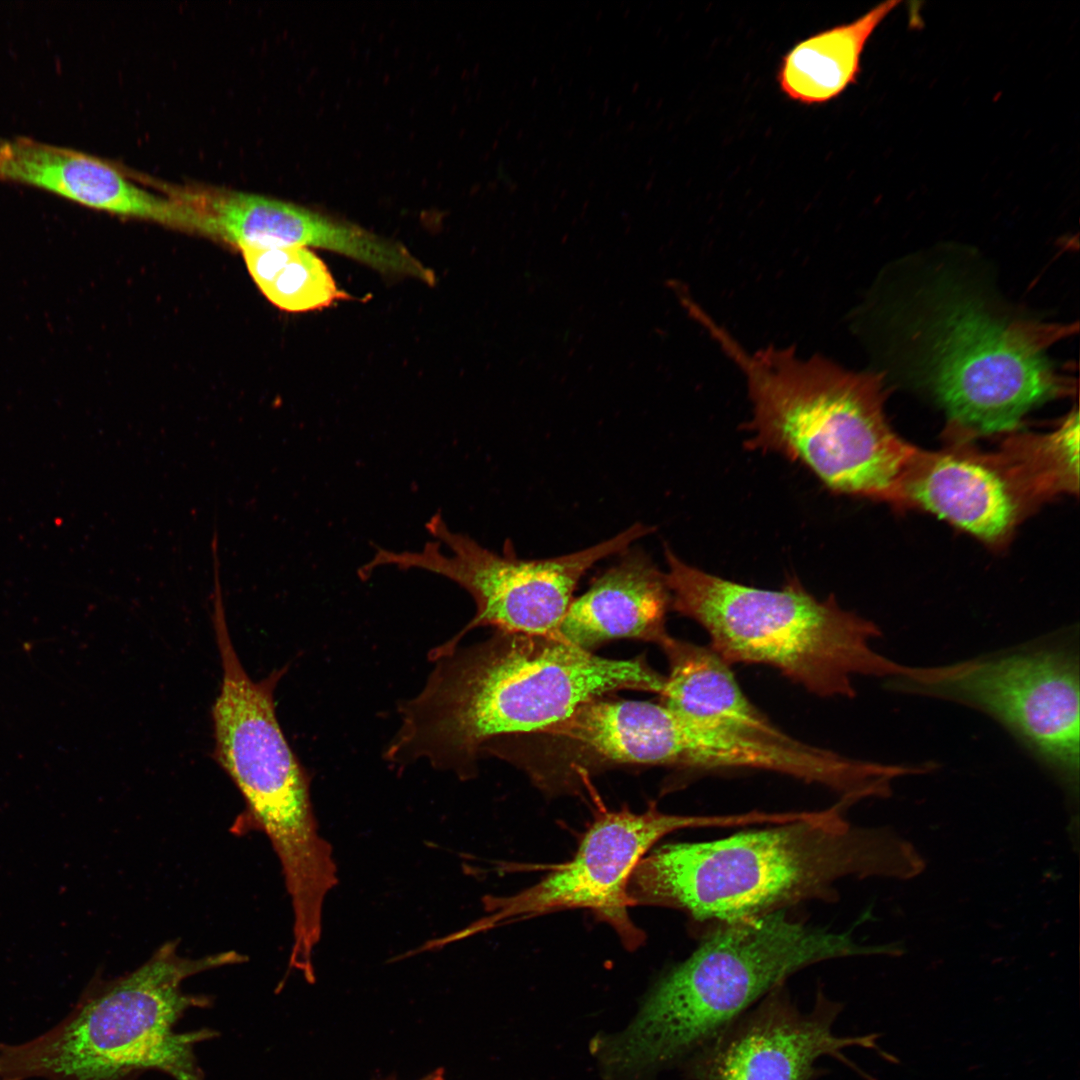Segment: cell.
Instances as JSON below:
<instances>
[{"label":"cell","instance_id":"cell-9","mask_svg":"<svg viewBox=\"0 0 1080 1080\" xmlns=\"http://www.w3.org/2000/svg\"><path fill=\"white\" fill-rule=\"evenodd\" d=\"M888 683L896 692L983 711L1062 779H1078L1079 665L1070 650L1039 647L949 664L905 665Z\"/></svg>","mask_w":1080,"mask_h":1080},{"label":"cell","instance_id":"cell-8","mask_svg":"<svg viewBox=\"0 0 1080 1080\" xmlns=\"http://www.w3.org/2000/svg\"><path fill=\"white\" fill-rule=\"evenodd\" d=\"M434 541L418 551H392L375 546L373 556L359 568L368 578L385 566L418 569L449 579L466 590L476 613L449 641L433 649L443 652L458 646L471 630H496L555 636L582 577L598 562L619 555L654 527L636 522L617 535L593 546L544 559L518 558L512 549L498 554L470 536L451 530L440 513L426 523Z\"/></svg>","mask_w":1080,"mask_h":1080},{"label":"cell","instance_id":"cell-10","mask_svg":"<svg viewBox=\"0 0 1080 1080\" xmlns=\"http://www.w3.org/2000/svg\"><path fill=\"white\" fill-rule=\"evenodd\" d=\"M758 811L731 815H675L655 805L642 813L627 808L601 811L582 838L574 857L536 884L509 896H489L487 915L458 937L526 918L585 908L609 924L630 950L644 941L631 920L627 889L640 860L661 838L682 829L757 825Z\"/></svg>","mask_w":1080,"mask_h":1080},{"label":"cell","instance_id":"cell-12","mask_svg":"<svg viewBox=\"0 0 1080 1080\" xmlns=\"http://www.w3.org/2000/svg\"><path fill=\"white\" fill-rule=\"evenodd\" d=\"M842 1011L818 989L814 1005L801 1011L784 985L741 1014L679 1067L686 1080H817L823 1057L850 1067L843 1051L875 1047V1036H840L833 1031Z\"/></svg>","mask_w":1080,"mask_h":1080},{"label":"cell","instance_id":"cell-4","mask_svg":"<svg viewBox=\"0 0 1080 1080\" xmlns=\"http://www.w3.org/2000/svg\"><path fill=\"white\" fill-rule=\"evenodd\" d=\"M848 803L801 819L712 841L666 844L634 869L632 905L684 912L713 926L786 910L811 899H832L834 883L879 872L882 840L852 827Z\"/></svg>","mask_w":1080,"mask_h":1080},{"label":"cell","instance_id":"cell-5","mask_svg":"<svg viewBox=\"0 0 1080 1080\" xmlns=\"http://www.w3.org/2000/svg\"><path fill=\"white\" fill-rule=\"evenodd\" d=\"M178 947L168 941L133 971L92 983L71 1013L37 1038L1 1046L0 1078L134 1080L152 1069L174 1080H202L194 1048L215 1031L174 1028L188 1009L210 999L184 992L182 983L247 958L234 950L191 958Z\"/></svg>","mask_w":1080,"mask_h":1080},{"label":"cell","instance_id":"cell-6","mask_svg":"<svg viewBox=\"0 0 1080 1080\" xmlns=\"http://www.w3.org/2000/svg\"><path fill=\"white\" fill-rule=\"evenodd\" d=\"M670 608L697 622L730 666L766 665L819 697L855 696L857 676L891 679L904 665L877 652L872 621L820 600L797 577L779 590L742 585L681 560L665 545Z\"/></svg>","mask_w":1080,"mask_h":1080},{"label":"cell","instance_id":"cell-2","mask_svg":"<svg viewBox=\"0 0 1080 1080\" xmlns=\"http://www.w3.org/2000/svg\"><path fill=\"white\" fill-rule=\"evenodd\" d=\"M712 928L658 979L624 1029L591 1040L605 1080H656L796 972L873 951L848 933L794 919L787 909Z\"/></svg>","mask_w":1080,"mask_h":1080},{"label":"cell","instance_id":"cell-22","mask_svg":"<svg viewBox=\"0 0 1080 1080\" xmlns=\"http://www.w3.org/2000/svg\"><path fill=\"white\" fill-rule=\"evenodd\" d=\"M0 1080H8V1079H3V1078H0Z\"/></svg>","mask_w":1080,"mask_h":1080},{"label":"cell","instance_id":"cell-20","mask_svg":"<svg viewBox=\"0 0 1080 1080\" xmlns=\"http://www.w3.org/2000/svg\"><path fill=\"white\" fill-rule=\"evenodd\" d=\"M1079 416L1075 409L1052 432L1023 434L1006 442L1001 453L1033 506L1079 484Z\"/></svg>","mask_w":1080,"mask_h":1080},{"label":"cell","instance_id":"cell-7","mask_svg":"<svg viewBox=\"0 0 1080 1080\" xmlns=\"http://www.w3.org/2000/svg\"><path fill=\"white\" fill-rule=\"evenodd\" d=\"M925 288L904 315L912 372L959 436L1013 431L1032 408L1072 392L1046 353L1070 326L1000 314L944 279Z\"/></svg>","mask_w":1080,"mask_h":1080},{"label":"cell","instance_id":"cell-17","mask_svg":"<svg viewBox=\"0 0 1080 1080\" xmlns=\"http://www.w3.org/2000/svg\"><path fill=\"white\" fill-rule=\"evenodd\" d=\"M900 3H879L851 22L797 42L782 56L777 70L776 80L783 95L807 106L826 104L839 97L857 82L869 39Z\"/></svg>","mask_w":1080,"mask_h":1080},{"label":"cell","instance_id":"cell-14","mask_svg":"<svg viewBox=\"0 0 1080 1080\" xmlns=\"http://www.w3.org/2000/svg\"><path fill=\"white\" fill-rule=\"evenodd\" d=\"M898 505L932 512L991 545L1005 543L1031 507L1000 452L960 446L916 448L901 478Z\"/></svg>","mask_w":1080,"mask_h":1080},{"label":"cell","instance_id":"cell-16","mask_svg":"<svg viewBox=\"0 0 1080 1080\" xmlns=\"http://www.w3.org/2000/svg\"><path fill=\"white\" fill-rule=\"evenodd\" d=\"M618 561L573 598L554 637L592 652L616 639L660 646L670 635L666 614L670 592L664 573L640 548H627Z\"/></svg>","mask_w":1080,"mask_h":1080},{"label":"cell","instance_id":"cell-18","mask_svg":"<svg viewBox=\"0 0 1080 1080\" xmlns=\"http://www.w3.org/2000/svg\"><path fill=\"white\" fill-rule=\"evenodd\" d=\"M659 647L669 667L660 703L690 717L763 729L775 726L743 693L730 665L709 646L669 635Z\"/></svg>","mask_w":1080,"mask_h":1080},{"label":"cell","instance_id":"cell-13","mask_svg":"<svg viewBox=\"0 0 1080 1080\" xmlns=\"http://www.w3.org/2000/svg\"><path fill=\"white\" fill-rule=\"evenodd\" d=\"M199 212L201 233L242 249L317 247L386 274L397 264L394 240L362 227L266 196L227 190H181Z\"/></svg>","mask_w":1080,"mask_h":1080},{"label":"cell","instance_id":"cell-21","mask_svg":"<svg viewBox=\"0 0 1080 1080\" xmlns=\"http://www.w3.org/2000/svg\"><path fill=\"white\" fill-rule=\"evenodd\" d=\"M378 1080H397V1079L395 1077H393V1076H390L388 1078L378 1079ZM418 1080H445L444 1068L438 1067L435 1070L431 1071L430 1073H428L427 1075H425L424 1077H422V1078H420Z\"/></svg>","mask_w":1080,"mask_h":1080},{"label":"cell","instance_id":"cell-3","mask_svg":"<svg viewBox=\"0 0 1080 1080\" xmlns=\"http://www.w3.org/2000/svg\"><path fill=\"white\" fill-rule=\"evenodd\" d=\"M699 324L745 378L752 403L747 447L775 451L830 491L898 504L915 447L889 426L882 376L848 370L794 347L749 351L711 316Z\"/></svg>","mask_w":1080,"mask_h":1080},{"label":"cell","instance_id":"cell-15","mask_svg":"<svg viewBox=\"0 0 1080 1080\" xmlns=\"http://www.w3.org/2000/svg\"><path fill=\"white\" fill-rule=\"evenodd\" d=\"M0 180L37 187L78 204L182 229L186 213L173 196L133 183L99 157L36 139L0 137Z\"/></svg>","mask_w":1080,"mask_h":1080},{"label":"cell","instance_id":"cell-11","mask_svg":"<svg viewBox=\"0 0 1080 1080\" xmlns=\"http://www.w3.org/2000/svg\"><path fill=\"white\" fill-rule=\"evenodd\" d=\"M213 624L222 664L212 707L214 755L246 803L245 818L268 838L291 835L313 816L310 778L278 722L274 691L286 667L253 681L231 641L222 594H214Z\"/></svg>","mask_w":1080,"mask_h":1080},{"label":"cell","instance_id":"cell-1","mask_svg":"<svg viewBox=\"0 0 1080 1080\" xmlns=\"http://www.w3.org/2000/svg\"><path fill=\"white\" fill-rule=\"evenodd\" d=\"M429 658L434 667L399 706L384 758L399 768L425 760L464 779L495 740L544 729L617 691L660 695L665 683L644 656L609 659L523 632L496 630L471 646L431 650Z\"/></svg>","mask_w":1080,"mask_h":1080},{"label":"cell","instance_id":"cell-19","mask_svg":"<svg viewBox=\"0 0 1080 1080\" xmlns=\"http://www.w3.org/2000/svg\"><path fill=\"white\" fill-rule=\"evenodd\" d=\"M250 275L278 308L289 312L322 309L351 299L325 263L304 247L242 249Z\"/></svg>","mask_w":1080,"mask_h":1080}]
</instances>
